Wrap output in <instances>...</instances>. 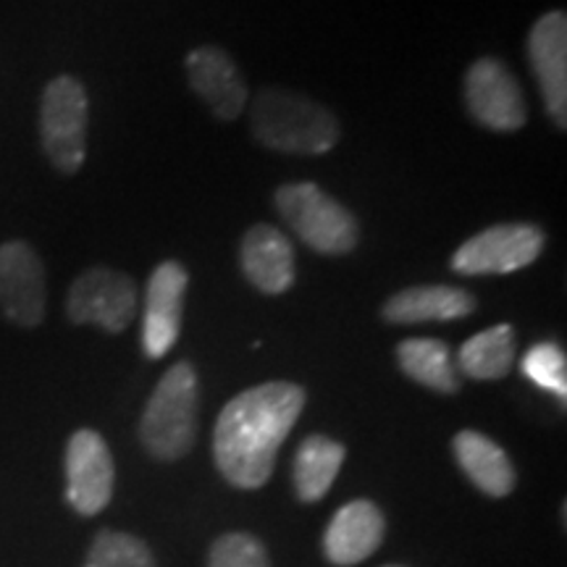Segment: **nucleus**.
Returning <instances> with one entry per match:
<instances>
[{"label": "nucleus", "mask_w": 567, "mask_h": 567, "mask_svg": "<svg viewBox=\"0 0 567 567\" xmlns=\"http://www.w3.org/2000/svg\"><path fill=\"white\" fill-rule=\"evenodd\" d=\"M476 310V297L460 287L446 284H423V287H408L394 297H389L381 316L384 321L396 326L431 323V321H457Z\"/></svg>", "instance_id": "nucleus-16"}, {"label": "nucleus", "mask_w": 567, "mask_h": 567, "mask_svg": "<svg viewBox=\"0 0 567 567\" xmlns=\"http://www.w3.org/2000/svg\"><path fill=\"white\" fill-rule=\"evenodd\" d=\"M384 534V513L373 502L354 499L331 517L323 534V555L337 567L360 565L381 547Z\"/></svg>", "instance_id": "nucleus-14"}, {"label": "nucleus", "mask_w": 567, "mask_h": 567, "mask_svg": "<svg viewBox=\"0 0 567 567\" xmlns=\"http://www.w3.org/2000/svg\"><path fill=\"white\" fill-rule=\"evenodd\" d=\"M113 457L105 439L92 429L76 431L66 444V502L80 515H97L113 496Z\"/></svg>", "instance_id": "nucleus-9"}, {"label": "nucleus", "mask_w": 567, "mask_h": 567, "mask_svg": "<svg viewBox=\"0 0 567 567\" xmlns=\"http://www.w3.org/2000/svg\"><path fill=\"white\" fill-rule=\"evenodd\" d=\"M530 66L542 87L544 105L559 130L567 124V17L549 11L528 34Z\"/></svg>", "instance_id": "nucleus-12"}, {"label": "nucleus", "mask_w": 567, "mask_h": 567, "mask_svg": "<svg viewBox=\"0 0 567 567\" xmlns=\"http://www.w3.org/2000/svg\"><path fill=\"white\" fill-rule=\"evenodd\" d=\"M465 101L471 116L494 132H515L528 118L520 84L496 59H478L467 69Z\"/></svg>", "instance_id": "nucleus-8"}, {"label": "nucleus", "mask_w": 567, "mask_h": 567, "mask_svg": "<svg viewBox=\"0 0 567 567\" xmlns=\"http://www.w3.org/2000/svg\"><path fill=\"white\" fill-rule=\"evenodd\" d=\"M344 457L347 450L334 439L321 434L305 439L295 455V492L300 502H321L342 471Z\"/></svg>", "instance_id": "nucleus-18"}, {"label": "nucleus", "mask_w": 567, "mask_h": 567, "mask_svg": "<svg viewBox=\"0 0 567 567\" xmlns=\"http://www.w3.org/2000/svg\"><path fill=\"white\" fill-rule=\"evenodd\" d=\"M544 250V231L534 224H496L476 234L452 255V268L463 276L513 274L534 264Z\"/></svg>", "instance_id": "nucleus-7"}, {"label": "nucleus", "mask_w": 567, "mask_h": 567, "mask_svg": "<svg viewBox=\"0 0 567 567\" xmlns=\"http://www.w3.org/2000/svg\"><path fill=\"white\" fill-rule=\"evenodd\" d=\"M276 208L316 252L347 255L358 247L360 229L352 213L313 182L284 184L276 193Z\"/></svg>", "instance_id": "nucleus-4"}, {"label": "nucleus", "mask_w": 567, "mask_h": 567, "mask_svg": "<svg viewBox=\"0 0 567 567\" xmlns=\"http://www.w3.org/2000/svg\"><path fill=\"white\" fill-rule=\"evenodd\" d=\"M84 567H155V557L145 542L122 530H101L92 538Z\"/></svg>", "instance_id": "nucleus-21"}, {"label": "nucleus", "mask_w": 567, "mask_h": 567, "mask_svg": "<svg viewBox=\"0 0 567 567\" xmlns=\"http://www.w3.org/2000/svg\"><path fill=\"white\" fill-rule=\"evenodd\" d=\"M197 371L182 360L163 373L140 421V442L147 455L174 463L195 446L197 436Z\"/></svg>", "instance_id": "nucleus-3"}, {"label": "nucleus", "mask_w": 567, "mask_h": 567, "mask_svg": "<svg viewBox=\"0 0 567 567\" xmlns=\"http://www.w3.org/2000/svg\"><path fill=\"white\" fill-rule=\"evenodd\" d=\"M66 313L74 323H92L109 334H122L137 316V287L126 274L95 266L71 284Z\"/></svg>", "instance_id": "nucleus-6"}, {"label": "nucleus", "mask_w": 567, "mask_h": 567, "mask_svg": "<svg viewBox=\"0 0 567 567\" xmlns=\"http://www.w3.org/2000/svg\"><path fill=\"white\" fill-rule=\"evenodd\" d=\"M187 80L197 95L208 103L213 116L234 122L247 105L243 71L221 48L203 45L187 55Z\"/></svg>", "instance_id": "nucleus-13"}, {"label": "nucleus", "mask_w": 567, "mask_h": 567, "mask_svg": "<svg viewBox=\"0 0 567 567\" xmlns=\"http://www.w3.org/2000/svg\"><path fill=\"white\" fill-rule=\"evenodd\" d=\"M90 103L82 82L63 74L48 84L40 105V137L48 161L63 174H76L87 155Z\"/></svg>", "instance_id": "nucleus-5"}, {"label": "nucleus", "mask_w": 567, "mask_h": 567, "mask_svg": "<svg viewBox=\"0 0 567 567\" xmlns=\"http://www.w3.org/2000/svg\"><path fill=\"white\" fill-rule=\"evenodd\" d=\"M457 465L488 496H507L517 484L507 452L478 431H460L452 442Z\"/></svg>", "instance_id": "nucleus-17"}, {"label": "nucleus", "mask_w": 567, "mask_h": 567, "mask_svg": "<svg viewBox=\"0 0 567 567\" xmlns=\"http://www.w3.org/2000/svg\"><path fill=\"white\" fill-rule=\"evenodd\" d=\"M402 373L421 386L442 394H455L460 389V371L452 350L442 339H405L396 347Z\"/></svg>", "instance_id": "nucleus-19"}, {"label": "nucleus", "mask_w": 567, "mask_h": 567, "mask_svg": "<svg viewBox=\"0 0 567 567\" xmlns=\"http://www.w3.org/2000/svg\"><path fill=\"white\" fill-rule=\"evenodd\" d=\"M252 134L260 145L292 155H323L339 142V122L326 105L289 90H260L250 105Z\"/></svg>", "instance_id": "nucleus-2"}, {"label": "nucleus", "mask_w": 567, "mask_h": 567, "mask_svg": "<svg viewBox=\"0 0 567 567\" xmlns=\"http://www.w3.org/2000/svg\"><path fill=\"white\" fill-rule=\"evenodd\" d=\"M187 271L176 260L155 266L145 292V318H142V350L158 360L179 342Z\"/></svg>", "instance_id": "nucleus-11"}, {"label": "nucleus", "mask_w": 567, "mask_h": 567, "mask_svg": "<svg viewBox=\"0 0 567 567\" xmlns=\"http://www.w3.org/2000/svg\"><path fill=\"white\" fill-rule=\"evenodd\" d=\"M520 368L536 386L547 389V392L557 394L559 400H565L567 396V360H565L563 347H557L555 342H538L526 352Z\"/></svg>", "instance_id": "nucleus-22"}, {"label": "nucleus", "mask_w": 567, "mask_h": 567, "mask_svg": "<svg viewBox=\"0 0 567 567\" xmlns=\"http://www.w3.org/2000/svg\"><path fill=\"white\" fill-rule=\"evenodd\" d=\"M0 310L24 329L45 318V268L32 245H0Z\"/></svg>", "instance_id": "nucleus-10"}, {"label": "nucleus", "mask_w": 567, "mask_h": 567, "mask_svg": "<svg viewBox=\"0 0 567 567\" xmlns=\"http://www.w3.org/2000/svg\"><path fill=\"white\" fill-rule=\"evenodd\" d=\"M208 567H271L268 551L250 534H226L210 547Z\"/></svg>", "instance_id": "nucleus-23"}, {"label": "nucleus", "mask_w": 567, "mask_h": 567, "mask_svg": "<svg viewBox=\"0 0 567 567\" xmlns=\"http://www.w3.org/2000/svg\"><path fill=\"white\" fill-rule=\"evenodd\" d=\"M305 389L268 381L229 400L213 431V457L237 488H260L271 478L276 457L305 410Z\"/></svg>", "instance_id": "nucleus-1"}, {"label": "nucleus", "mask_w": 567, "mask_h": 567, "mask_svg": "<svg viewBox=\"0 0 567 567\" xmlns=\"http://www.w3.org/2000/svg\"><path fill=\"white\" fill-rule=\"evenodd\" d=\"M239 260L247 281L264 295H281L295 284V250L276 226L255 224L245 234Z\"/></svg>", "instance_id": "nucleus-15"}, {"label": "nucleus", "mask_w": 567, "mask_h": 567, "mask_svg": "<svg viewBox=\"0 0 567 567\" xmlns=\"http://www.w3.org/2000/svg\"><path fill=\"white\" fill-rule=\"evenodd\" d=\"M460 371L476 381L505 379L515 365V331L513 326L499 323L481 331L460 347Z\"/></svg>", "instance_id": "nucleus-20"}, {"label": "nucleus", "mask_w": 567, "mask_h": 567, "mask_svg": "<svg viewBox=\"0 0 567 567\" xmlns=\"http://www.w3.org/2000/svg\"><path fill=\"white\" fill-rule=\"evenodd\" d=\"M384 567H402V565H384Z\"/></svg>", "instance_id": "nucleus-24"}]
</instances>
